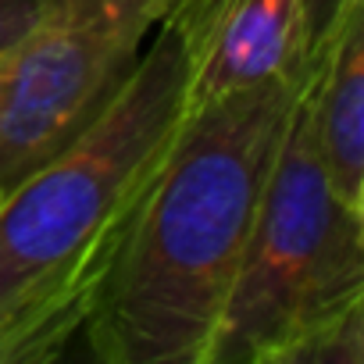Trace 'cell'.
Instances as JSON below:
<instances>
[{"label": "cell", "instance_id": "obj_5", "mask_svg": "<svg viewBox=\"0 0 364 364\" xmlns=\"http://www.w3.org/2000/svg\"><path fill=\"white\" fill-rule=\"evenodd\" d=\"M311 65L300 0H225L197 54L193 104Z\"/></svg>", "mask_w": 364, "mask_h": 364}, {"label": "cell", "instance_id": "obj_2", "mask_svg": "<svg viewBox=\"0 0 364 364\" xmlns=\"http://www.w3.org/2000/svg\"><path fill=\"white\" fill-rule=\"evenodd\" d=\"M193 33L164 15L86 129L0 193V364H47L82 332L193 107Z\"/></svg>", "mask_w": 364, "mask_h": 364}, {"label": "cell", "instance_id": "obj_7", "mask_svg": "<svg viewBox=\"0 0 364 364\" xmlns=\"http://www.w3.org/2000/svg\"><path fill=\"white\" fill-rule=\"evenodd\" d=\"M350 4H353V0H300L304 33H307V58L311 61L328 47V40L339 29V22H343Z\"/></svg>", "mask_w": 364, "mask_h": 364}, {"label": "cell", "instance_id": "obj_1", "mask_svg": "<svg viewBox=\"0 0 364 364\" xmlns=\"http://www.w3.org/2000/svg\"><path fill=\"white\" fill-rule=\"evenodd\" d=\"M311 65L190 107L82 325L97 360L208 364Z\"/></svg>", "mask_w": 364, "mask_h": 364}, {"label": "cell", "instance_id": "obj_3", "mask_svg": "<svg viewBox=\"0 0 364 364\" xmlns=\"http://www.w3.org/2000/svg\"><path fill=\"white\" fill-rule=\"evenodd\" d=\"M311 79L314 65L293 100L208 364L364 360V215L325 175Z\"/></svg>", "mask_w": 364, "mask_h": 364}, {"label": "cell", "instance_id": "obj_8", "mask_svg": "<svg viewBox=\"0 0 364 364\" xmlns=\"http://www.w3.org/2000/svg\"><path fill=\"white\" fill-rule=\"evenodd\" d=\"M50 8V0H0V58H4Z\"/></svg>", "mask_w": 364, "mask_h": 364}, {"label": "cell", "instance_id": "obj_6", "mask_svg": "<svg viewBox=\"0 0 364 364\" xmlns=\"http://www.w3.org/2000/svg\"><path fill=\"white\" fill-rule=\"evenodd\" d=\"M311 122L336 197L364 215V0L346 8L314 61Z\"/></svg>", "mask_w": 364, "mask_h": 364}, {"label": "cell", "instance_id": "obj_4", "mask_svg": "<svg viewBox=\"0 0 364 364\" xmlns=\"http://www.w3.org/2000/svg\"><path fill=\"white\" fill-rule=\"evenodd\" d=\"M161 15L164 0H50L0 58V193L86 129Z\"/></svg>", "mask_w": 364, "mask_h": 364}]
</instances>
